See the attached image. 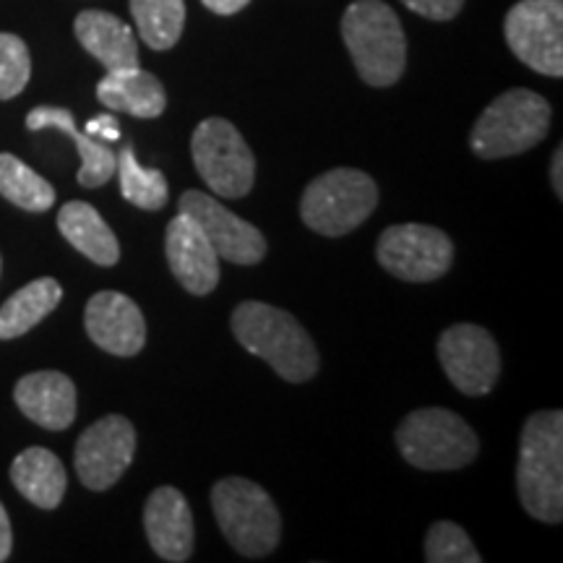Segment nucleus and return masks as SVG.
Segmentation results:
<instances>
[{
    "instance_id": "14",
    "label": "nucleus",
    "mask_w": 563,
    "mask_h": 563,
    "mask_svg": "<svg viewBox=\"0 0 563 563\" xmlns=\"http://www.w3.org/2000/svg\"><path fill=\"white\" fill-rule=\"evenodd\" d=\"M89 340L118 357H133L146 344V321L129 295L102 290L87 302L84 313Z\"/></svg>"
},
{
    "instance_id": "4",
    "label": "nucleus",
    "mask_w": 563,
    "mask_h": 563,
    "mask_svg": "<svg viewBox=\"0 0 563 563\" xmlns=\"http://www.w3.org/2000/svg\"><path fill=\"white\" fill-rule=\"evenodd\" d=\"M551 104L532 89L498 95L470 133V146L481 159H504L530 152L551 131Z\"/></svg>"
},
{
    "instance_id": "9",
    "label": "nucleus",
    "mask_w": 563,
    "mask_h": 563,
    "mask_svg": "<svg viewBox=\"0 0 563 563\" xmlns=\"http://www.w3.org/2000/svg\"><path fill=\"white\" fill-rule=\"evenodd\" d=\"M506 45L527 68L543 76H563V3L561 0H519L506 13Z\"/></svg>"
},
{
    "instance_id": "29",
    "label": "nucleus",
    "mask_w": 563,
    "mask_h": 563,
    "mask_svg": "<svg viewBox=\"0 0 563 563\" xmlns=\"http://www.w3.org/2000/svg\"><path fill=\"white\" fill-rule=\"evenodd\" d=\"M407 9L431 21H449L462 11L464 0H402Z\"/></svg>"
},
{
    "instance_id": "27",
    "label": "nucleus",
    "mask_w": 563,
    "mask_h": 563,
    "mask_svg": "<svg viewBox=\"0 0 563 563\" xmlns=\"http://www.w3.org/2000/svg\"><path fill=\"white\" fill-rule=\"evenodd\" d=\"M428 563H481L483 555L475 551L470 534L454 522H435L426 534Z\"/></svg>"
},
{
    "instance_id": "33",
    "label": "nucleus",
    "mask_w": 563,
    "mask_h": 563,
    "mask_svg": "<svg viewBox=\"0 0 563 563\" xmlns=\"http://www.w3.org/2000/svg\"><path fill=\"white\" fill-rule=\"evenodd\" d=\"M551 183L555 188V194L563 196V150L559 146L553 154V165H551Z\"/></svg>"
},
{
    "instance_id": "5",
    "label": "nucleus",
    "mask_w": 563,
    "mask_h": 563,
    "mask_svg": "<svg viewBox=\"0 0 563 563\" xmlns=\"http://www.w3.org/2000/svg\"><path fill=\"white\" fill-rule=\"evenodd\" d=\"M211 509L228 543L245 559H264L279 545L282 517L262 485L224 477L211 488Z\"/></svg>"
},
{
    "instance_id": "34",
    "label": "nucleus",
    "mask_w": 563,
    "mask_h": 563,
    "mask_svg": "<svg viewBox=\"0 0 563 563\" xmlns=\"http://www.w3.org/2000/svg\"><path fill=\"white\" fill-rule=\"evenodd\" d=\"M0 266H3V264H0Z\"/></svg>"
},
{
    "instance_id": "12",
    "label": "nucleus",
    "mask_w": 563,
    "mask_h": 563,
    "mask_svg": "<svg viewBox=\"0 0 563 563\" xmlns=\"http://www.w3.org/2000/svg\"><path fill=\"white\" fill-rule=\"evenodd\" d=\"M443 373L467 397H483L501 376V352L488 329L477 323L449 327L439 340Z\"/></svg>"
},
{
    "instance_id": "1",
    "label": "nucleus",
    "mask_w": 563,
    "mask_h": 563,
    "mask_svg": "<svg viewBox=\"0 0 563 563\" xmlns=\"http://www.w3.org/2000/svg\"><path fill=\"white\" fill-rule=\"evenodd\" d=\"M232 334L251 355L262 357L285 382H311L319 373V350L292 313L269 302L245 300L232 311Z\"/></svg>"
},
{
    "instance_id": "23",
    "label": "nucleus",
    "mask_w": 563,
    "mask_h": 563,
    "mask_svg": "<svg viewBox=\"0 0 563 563\" xmlns=\"http://www.w3.org/2000/svg\"><path fill=\"white\" fill-rule=\"evenodd\" d=\"M63 300V287L53 277L24 285L0 306V340H16L53 313Z\"/></svg>"
},
{
    "instance_id": "16",
    "label": "nucleus",
    "mask_w": 563,
    "mask_h": 563,
    "mask_svg": "<svg viewBox=\"0 0 563 563\" xmlns=\"http://www.w3.org/2000/svg\"><path fill=\"white\" fill-rule=\"evenodd\" d=\"M144 530L152 551L162 561L183 563L194 553V514L186 496L173 485H162L144 506Z\"/></svg>"
},
{
    "instance_id": "32",
    "label": "nucleus",
    "mask_w": 563,
    "mask_h": 563,
    "mask_svg": "<svg viewBox=\"0 0 563 563\" xmlns=\"http://www.w3.org/2000/svg\"><path fill=\"white\" fill-rule=\"evenodd\" d=\"M11 548H13V532H11L9 514H5L3 504H0V561L9 559Z\"/></svg>"
},
{
    "instance_id": "21",
    "label": "nucleus",
    "mask_w": 563,
    "mask_h": 563,
    "mask_svg": "<svg viewBox=\"0 0 563 563\" xmlns=\"http://www.w3.org/2000/svg\"><path fill=\"white\" fill-rule=\"evenodd\" d=\"M11 481L26 501H32L37 509L51 511L55 506H60L63 496H66L68 475L63 462L51 452V449L32 446L24 449V452L13 460Z\"/></svg>"
},
{
    "instance_id": "7",
    "label": "nucleus",
    "mask_w": 563,
    "mask_h": 563,
    "mask_svg": "<svg viewBox=\"0 0 563 563\" xmlns=\"http://www.w3.org/2000/svg\"><path fill=\"white\" fill-rule=\"evenodd\" d=\"M378 203V186L371 175L336 167L308 183L300 199V217L313 232L342 238L368 220Z\"/></svg>"
},
{
    "instance_id": "18",
    "label": "nucleus",
    "mask_w": 563,
    "mask_h": 563,
    "mask_svg": "<svg viewBox=\"0 0 563 563\" xmlns=\"http://www.w3.org/2000/svg\"><path fill=\"white\" fill-rule=\"evenodd\" d=\"M26 129L30 131L53 129V131L66 133V136L74 141L76 150H79V157H81L79 186L100 188L112 178V175H115V167H118L115 152H112L104 141L89 136L87 131L81 133L79 129H76L74 112L70 110L47 108V104H42V108H34L30 115H26Z\"/></svg>"
},
{
    "instance_id": "10",
    "label": "nucleus",
    "mask_w": 563,
    "mask_h": 563,
    "mask_svg": "<svg viewBox=\"0 0 563 563\" xmlns=\"http://www.w3.org/2000/svg\"><path fill=\"white\" fill-rule=\"evenodd\" d=\"M378 264L405 282H433L452 269L454 245L446 232L431 224H391L376 245Z\"/></svg>"
},
{
    "instance_id": "25",
    "label": "nucleus",
    "mask_w": 563,
    "mask_h": 563,
    "mask_svg": "<svg viewBox=\"0 0 563 563\" xmlns=\"http://www.w3.org/2000/svg\"><path fill=\"white\" fill-rule=\"evenodd\" d=\"M0 196L26 211H47L55 203V188L13 154H0Z\"/></svg>"
},
{
    "instance_id": "19",
    "label": "nucleus",
    "mask_w": 563,
    "mask_h": 563,
    "mask_svg": "<svg viewBox=\"0 0 563 563\" xmlns=\"http://www.w3.org/2000/svg\"><path fill=\"white\" fill-rule=\"evenodd\" d=\"M76 40L91 58L108 70H125L139 66L136 34L123 19L108 11H81L74 21Z\"/></svg>"
},
{
    "instance_id": "22",
    "label": "nucleus",
    "mask_w": 563,
    "mask_h": 563,
    "mask_svg": "<svg viewBox=\"0 0 563 563\" xmlns=\"http://www.w3.org/2000/svg\"><path fill=\"white\" fill-rule=\"evenodd\" d=\"M58 230L81 256L100 266L121 262V245L102 214L87 201H68L58 214Z\"/></svg>"
},
{
    "instance_id": "20",
    "label": "nucleus",
    "mask_w": 563,
    "mask_h": 563,
    "mask_svg": "<svg viewBox=\"0 0 563 563\" xmlns=\"http://www.w3.org/2000/svg\"><path fill=\"white\" fill-rule=\"evenodd\" d=\"M97 100L112 112H129L136 118H159L167 108L162 81L139 66L108 70V76L97 84Z\"/></svg>"
},
{
    "instance_id": "26",
    "label": "nucleus",
    "mask_w": 563,
    "mask_h": 563,
    "mask_svg": "<svg viewBox=\"0 0 563 563\" xmlns=\"http://www.w3.org/2000/svg\"><path fill=\"white\" fill-rule=\"evenodd\" d=\"M118 157V178H121L123 199L133 203V207L144 211H159L167 207L170 199V186H167L165 175L159 170H146L136 162V152L133 146H123Z\"/></svg>"
},
{
    "instance_id": "17",
    "label": "nucleus",
    "mask_w": 563,
    "mask_h": 563,
    "mask_svg": "<svg viewBox=\"0 0 563 563\" xmlns=\"http://www.w3.org/2000/svg\"><path fill=\"white\" fill-rule=\"evenodd\" d=\"M19 410L47 431H66L76 420V386L60 371H37L13 389Z\"/></svg>"
},
{
    "instance_id": "31",
    "label": "nucleus",
    "mask_w": 563,
    "mask_h": 563,
    "mask_svg": "<svg viewBox=\"0 0 563 563\" xmlns=\"http://www.w3.org/2000/svg\"><path fill=\"white\" fill-rule=\"evenodd\" d=\"M201 3L207 5L211 13H220V16H232V13L243 11L245 5L251 3V0H201Z\"/></svg>"
},
{
    "instance_id": "3",
    "label": "nucleus",
    "mask_w": 563,
    "mask_h": 563,
    "mask_svg": "<svg viewBox=\"0 0 563 563\" xmlns=\"http://www.w3.org/2000/svg\"><path fill=\"white\" fill-rule=\"evenodd\" d=\"M342 40L357 76L371 87H391L407 66L402 21L384 0H355L342 16Z\"/></svg>"
},
{
    "instance_id": "28",
    "label": "nucleus",
    "mask_w": 563,
    "mask_h": 563,
    "mask_svg": "<svg viewBox=\"0 0 563 563\" xmlns=\"http://www.w3.org/2000/svg\"><path fill=\"white\" fill-rule=\"evenodd\" d=\"M32 58L26 42L11 32H0V100H13L26 89Z\"/></svg>"
},
{
    "instance_id": "2",
    "label": "nucleus",
    "mask_w": 563,
    "mask_h": 563,
    "mask_svg": "<svg viewBox=\"0 0 563 563\" xmlns=\"http://www.w3.org/2000/svg\"><path fill=\"white\" fill-rule=\"evenodd\" d=\"M519 501L532 519H563V412L540 410L527 418L517 462Z\"/></svg>"
},
{
    "instance_id": "13",
    "label": "nucleus",
    "mask_w": 563,
    "mask_h": 563,
    "mask_svg": "<svg viewBox=\"0 0 563 563\" xmlns=\"http://www.w3.org/2000/svg\"><path fill=\"white\" fill-rule=\"evenodd\" d=\"M178 211L199 224L222 262L253 266L266 256V238L262 235V230L232 214L214 196L203 191H186L178 201Z\"/></svg>"
},
{
    "instance_id": "15",
    "label": "nucleus",
    "mask_w": 563,
    "mask_h": 563,
    "mask_svg": "<svg viewBox=\"0 0 563 563\" xmlns=\"http://www.w3.org/2000/svg\"><path fill=\"white\" fill-rule=\"evenodd\" d=\"M165 253L173 277L191 295H209L220 285V256L214 245L183 211L167 224Z\"/></svg>"
},
{
    "instance_id": "11",
    "label": "nucleus",
    "mask_w": 563,
    "mask_h": 563,
    "mask_svg": "<svg viewBox=\"0 0 563 563\" xmlns=\"http://www.w3.org/2000/svg\"><path fill=\"white\" fill-rule=\"evenodd\" d=\"M136 454V428L123 415H108L97 420L76 441V475L89 490H110Z\"/></svg>"
},
{
    "instance_id": "8",
    "label": "nucleus",
    "mask_w": 563,
    "mask_h": 563,
    "mask_svg": "<svg viewBox=\"0 0 563 563\" xmlns=\"http://www.w3.org/2000/svg\"><path fill=\"white\" fill-rule=\"evenodd\" d=\"M194 165L211 194L220 199H243L256 180V157L241 131L224 118H207L191 136Z\"/></svg>"
},
{
    "instance_id": "30",
    "label": "nucleus",
    "mask_w": 563,
    "mask_h": 563,
    "mask_svg": "<svg viewBox=\"0 0 563 563\" xmlns=\"http://www.w3.org/2000/svg\"><path fill=\"white\" fill-rule=\"evenodd\" d=\"M89 136L104 141V144H112V141H121V125H118L115 115H97L87 123Z\"/></svg>"
},
{
    "instance_id": "24",
    "label": "nucleus",
    "mask_w": 563,
    "mask_h": 563,
    "mask_svg": "<svg viewBox=\"0 0 563 563\" xmlns=\"http://www.w3.org/2000/svg\"><path fill=\"white\" fill-rule=\"evenodd\" d=\"M131 16L141 40L152 51H170L183 37L186 3L183 0H131Z\"/></svg>"
},
{
    "instance_id": "6",
    "label": "nucleus",
    "mask_w": 563,
    "mask_h": 563,
    "mask_svg": "<svg viewBox=\"0 0 563 563\" xmlns=\"http://www.w3.org/2000/svg\"><path fill=\"white\" fill-rule=\"evenodd\" d=\"M397 446L412 467L428 473L462 470L481 452L470 422L443 407H422L407 415L397 428Z\"/></svg>"
}]
</instances>
